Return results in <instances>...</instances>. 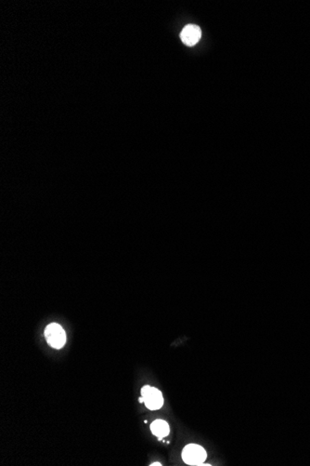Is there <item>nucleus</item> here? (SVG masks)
I'll use <instances>...</instances> for the list:
<instances>
[{
    "mask_svg": "<svg viewBox=\"0 0 310 466\" xmlns=\"http://www.w3.org/2000/svg\"><path fill=\"white\" fill-rule=\"evenodd\" d=\"M45 338L48 344L55 349H61L66 343V333L61 326L51 323L45 330Z\"/></svg>",
    "mask_w": 310,
    "mask_h": 466,
    "instance_id": "nucleus-1",
    "label": "nucleus"
},
{
    "mask_svg": "<svg viewBox=\"0 0 310 466\" xmlns=\"http://www.w3.org/2000/svg\"><path fill=\"white\" fill-rule=\"evenodd\" d=\"M182 458L187 464L197 465L205 460L206 452L201 446L189 444L183 449Z\"/></svg>",
    "mask_w": 310,
    "mask_h": 466,
    "instance_id": "nucleus-2",
    "label": "nucleus"
},
{
    "mask_svg": "<svg viewBox=\"0 0 310 466\" xmlns=\"http://www.w3.org/2000/svg\"><path fill=\"white\" fill-rule=\"evenodd\" d=\"M141 396L143 402L149 410L156 411L162 408L164 404V399L162 393L158 389L151 386H144L141 389Z\"/></svg>",
    "mask_w": 310,
    "mask_h": 466,
    "instance_id": "nucleus-3",
    "label": "nucleus"
},
{
    "mask_svg": "<svg viewBox=\"0 0 310 466\" xmlns=\"http://www.w3.org/2000/svg\"><path fill=\"white\" fill-rule=\"evenodd\" d=\"M201 30L198 25H188L183 28L180 33V38L183 43L189 47L195 46L201 39Z\"/></svg>",
    "mask_w": 310,
    "mask_h": 466,
    "instance_id": "nucleus-4",
    "label": "nucleus"
},
{
    "mask_svg": "<svg viewBox=\"0 0 310 466\" xmlns=\"http://www.w3.org/2000/svg\"><path fill=\"white\" fill-rule=\"evenodd\" d=\"M151 429L153 433V435L158 436V437H164L169 434V425L166 422L163 420H156L152 423Z\"/></svg>",
    "mask_w": 310,
    "mask_h": 466,
    "instance_id": "nucleus-5",
    "label": "nucleus"
},
{
    "mask_svg": "<svg viewBox=\"0 0 310 466\" xmlns=\"http://www.w3.org/2000/svg\"><path fill=\"white\" fill-rule=\"evenodd\" d=\"M152 465H162V464L159 462H155V463H152Z\"/></svg>",
    "mask_w": 310,
    "mask_h": 466,
    "instance_id": "nucleus-6",
    "label": "nucleus"
}]
</instances>
